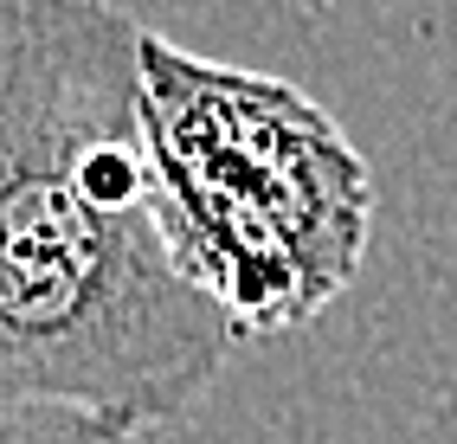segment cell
Segmentation results:
<instances>
[{
    "instance_id": "obj_1",
    "label": "cell",
    "mask_w": 457,
    "mask_h": 444,
    "mask_svg": "<svg viewBox=\"0 0 457 444\" xmlns=\"http://www.w3.org/2000/svg\"><path fill=\"white\" fill-rule=\"evenodd\" d=\"M142 26L110 0H0V412L162 432L238 335L174 271L142 148Z\"/></svg>"
},
{
    "instance_id": "obj_2",
    "label": "cell",
    "mask_w": 457,
    "mask_h": 444,
    "mask_svg": "<svg viewBox=\"0 0 457 444\" xmlns=\"http://www.w3.org/2000/svg\"><path fill=\"white\" fill-rule=\"evenodd\" d=\"M142 148L174 271L238 341L296 335L354 284L374 168L290 78L180 52L142 26Z\"/></svg>"
},
{
    "instance_id": "obj_3",
    "label": "cell",
    "mask_w": 457,
    "mask_h": 444,
    "mask_svg": "<svg viewBox=\"0 0 457 444\" xmlns=\"http://www.w3.org/2000/svg\"><path fill=\"white\" fill-rule=\"evenodd\" d=\"M0 444H142L136 432H116L84 412H58V406H13L0 412Z\"/></svg>"
}]
</instances>
